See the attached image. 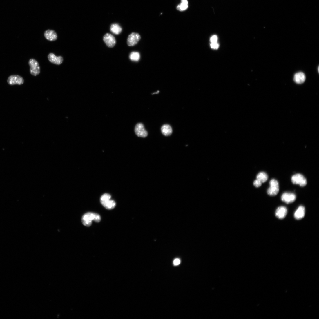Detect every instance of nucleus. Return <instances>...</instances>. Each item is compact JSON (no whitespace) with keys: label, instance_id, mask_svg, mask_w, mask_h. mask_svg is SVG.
<instances>
[{"label":"nucleus","instance_id":"obj_1","mask_svg":"<svg viewBox=\"0 0 319 319\" xmlns=\"http://www.w3.org/2000/svg\"><path fill=\"white\" fill-rule=\"evenodd\" d=\"M101 217L98 214L93 213H88L85 214L82 217V222L85 226L90 227L92 224V221L96 222H99L101 220Z\"/></svg>","mask_w":319,"mask_h":319},{"label":"nucleus","instance_id":"obj_2","mask_svg":"<svg viewBox=\"0 0 319 319\" xmlns=\"http://www.w3.org/2000/svg\"><path fill=\"white\" fill-rule=\"evenodd\" d=\"M270 186L267 190V194L271 196H275L278 193L279 188L278 182L274 179L271 180L269 182Z\"/></svg>","mask_w":319,"mask_h":319},{"label":"nucleus","instance_id":"obj_3","mask_svg":"<svg viewBox=\"0 0 319 319\" xmlns=\"http://www.w3.org/2000/svg\"><path fill=\"white\" fill-rule=\"evenodd\" d=\"M30 73L34 76L39 75L40 72V67L38 62L34 59H30L28 62Z\"/></svg>","mask_w":319,"mask_h":319},{"label":"nucleus","instance_id":"obj_4","mask_svg":"<svg viewBox=\"0 0 319 319\" xmlns=\"http://www.w3.org/2000/svg\"><path fill=\"white\" fill-rule=\"evenodd\" d=\"M292 182L294 184H298L301 187H304L307 183L306 178L303 175L299 173L296 174L291 178Z\"/></svg>","mask_w":319,"mask_h":319},{"label":"nucleus","instance_id":"obj_5","mask_svg":"<svg viewBox=\"0 0 319 319\" xmlns=\"http://www.w3.org/2000/svg\"><path fill=\"white\" fill-rule=\"evenodd\" d=\"M7 82L10 85H21L24 83V80L22 77L19 75H13L9 77Z\"/></svg>","mask_w":319,"mask_h":319},{"label":"nucleus","instance_id":"obj_6","mask_svg":"<svg viewBox=\"0 0 319 319\" xmlns=\"http://www.w3.org/2000/svg\"><path fill=\"white\" fill-rule=\"evenodd\" d=\"M135 133L139 137L145 138L148 135V133L145 130L144 125L141 123L137 124L135 126Z\"/></svg>","mask_w":319,"mask_h":319},{"label":"nucleus","instance_id":"obj_7","mask_svg":"<svg viewBox=\"0 0 319 319\" xmlns=\"http://www.w3.org/2000/svg\"><path fill=\"white\" fill-rule=\"evenodd\" d=\"M141 38L140 36L138 33H132L128 37L127 40L128 45L130 46L135 45L139 41Z\"/></svg>","mask_w":319,"mask_h":319},{"label":"nucleus","instance_id":"obj_8","mask_svg":"<svg viewBox=\"0 0 319 319\" xmlns=\"http://www.w3.org/2000/svg\"><path fill=\"white\" fill-rule=\"evenodd\" d=\"M103 40L107 46L110 48L114 47L116 43L115 37L110 34H106L103 37Z\"/></svg>","mask_w":319,"mask_h":319},{"label":"nucleus","instance_id":"obj_9","mask_svg":"<svg viewBox=\"0 0 319 319\" xmlns=\"http://www.w3.org/2000/svg\"><path fill=\"white\" fill-rule=\"evenodd\" d=\"M296 199L295 195L292 193H285L281 196L282 200L287 204L291 203L294 202Z\"/></svg>","mask_w":319,"mask_h":319},{"label":"nucleus","instance_id":"obj_10","mask_svg":"<svg viewBox=\"0 0 319 319\" xmlns=\"http://www.w3.org/2000/svg\"><path fill=\"white\" fill-rule=\"evenodd\" d=\"M44 35L48 40L51 41H55L57 39V35L56 32L52 30H47L44 32Z\"/></svg>","mask_w":319,"mask_h":319},{"label":"nucleus","instance_id":"obj_11","mask_svg":"<svg viewBox=\"0 0 319 319\" xmlns=\"http://www.w3.org/2000/svg\"><path fill=\"white\" fill-rule=\"evenodd\" d=\"M48 58L50 62L57 65H61L63 61L62 57L56 56L53 53L49 54L48 56Z\"/></svg>","mask_w":319,"mask_h":319},{"label":"nucleus","instance_id":"obj_12","mask_svg":"<svg viewBox=\"0 0 319 319\" xmlns=\"http://www.w3.org/2000/svg\"><path fill=\"white\" fill-rule=\"evenodd\" d=\"M288 211L286 207L281 206L278 207L276 212V215L279 219H282L286 217Z\"/></svg>","mask_w":319,"mask_h":319},{"label":"nucleus","instance_id":"obj_13","mask_svg":"<svg viewBox=\"0 0 319 319\" xmlns=\"http://www.w3.org/2000/svg\"><path fill=\"white\" fill-rule=\"evenodd\" d=\"M305 214L304 207L302 206H299L294 214V217L297 220H300L304 217Z\"/></svg>","mask_w":319,"mask_h":319},{"label":"nucleus","instance_id":"obj_14","mask_svg":"<svg viewBox=\"0 0 319 319\" xmlns=\"http://www.w3.org/2000/svg\"><path fill=\"white\" fill-rule=\"evenodd\" d=\"M306 76L304 73L299 72L296 74L294 77V81L298 84L304 83L306 80Z\"/></svg>","mask_w":319,"mask_h":319},{"label":"nucleus","instance_id":"obj_15","mask_svg":"<svg viewBox=\"0 0 319 319\" xmlns=\"http://www.w3.org/2000/svg\"><path fill=\"white\" fill-rule=\"evenodd\" d=\"M161 131L164 135L168 136L171 135L173 130L171 127L170 125L166 124L162 127Z\"/></svg>","mask_w":319,"mask_h":319},{"label":"nucleus","instance_id":"obj_16","mask_svg":"<svg viewBox=\"0 0 319 319\" xmlns=\"http://www.w3.org/2000/svg\"><path fill=\"white\" fill-rule=\"evenodd\" d=\"M110 30L112 33L118 35L120 34L122 31V28L121 26L117 24H112L110 27Z\"/></svg>","mask_w":319,"mask_h":319},{"label":"nucleus","instance_id":"obj_17","mask_svg":"<svg viewBox=\"0 0 319 319\" xmlns=\"http://www.w3.org/2000/svg\"><path fill=\"white\" fill-rule=\"evenodd\" d=\"M188 7L187 0H181V3L177 6V9L180 11H183L186 10Z\"/></svg>","mask_w":319,"mask_h":319},{"label":"nucleus","instance_id":"obj_18","mask_svg":"<svg viewBox=\"0 0 319 319\" xmlns=\"http://www.w3.org/2000/svg\"><path fill=\"white\" fill-rule=\"evenodd\" d=\"M268 177L267 174L265 172H262L259 173L257 175V179L259 180L262 183L266 182L268 180Z\"/></svg>","mask_w":319,"mask_h":319},{"label":"nucleus","instance_id":"obj_19","mask_svg":"<svg viewBox=\"0 0 319 319\" xmlns=\"http://www.w3.org/2000/svg\"><path fill=\"white\" fill-rule=\"evenodd\" d=\"M102 205L106 209L110 210L115 208L116 205V203L114 200L110 199Z\"/></svg>","mask_w":319,"mask_h":319},{"label":"nucleus","instance_id":"obj_20","mask_svg":"<svg viewBox=\"0 0 319 319\" xmlns=\"http://www.w3.org/2000/svg\"><path fill=\"white\" fill-rule=\"evenodd\" d=\"M130 58L132 61H138L140 59V54L137 52H133L130 55Z\"/></svg>","mask_w":319,"mask_h":319},{"label":"nucleus","instance_id":"obj_21","mask_svg":"<svg viewBox=\"0 0 319 319\" xmlns=\"http://www.w3.org/2000/svg\"><path fill=\"white\" fill-rule=\"evenodd\" d=\"M111 197L110 195L108 194H105L103 195L100 198V202L102 205L108 201L110 199Z\"/></svg>","mask_w":319,"mask_h":319},{"label":"nucleus","instance_id":"obj_22","mask_svg":"<svg viewBox=\"0 0 319 319\" xmlns=\"http://www.w3.org/2000/svg\"><path fill=\"white\" fill-rule=\"evenodd\" d=\"M262 183L258 180L257 179L253 182L254 186L256 187H260L262 184Z\"/></svg>","mask_w":319,"mask_h":319},{"label":"nucleus","instance_id":"obj_23","mask_svg":"<svg viewBox=\"0 0 319 319\" xmlns=\"http://www.w3.org/2000/svg\"><path fill=\"white\" fill-rule=\"evenodd\" d=\"M211 48L213 49H217L219 47V44L217 42L212 43L211 44Z\"/></svg>","mask_w":319,"mask_h":319},{"label":"nucleus","instance_id":"obj_24","mask_svg":"<svg viewBox=\"0 0 319 319\" xmlns=\"http://www.w3.org/2000/svg\"><path fill=\"white\" fill-rule=\"evenodd\" d=\"M217 37L216 35H213L211 38L210 41L211 43L217 42Z\"/></svg>","mask_w":319,"mask_h":319},{"label":"nucleus","instance_id":"obj_25","mask_svg":"<svg viewBox=\"0 0 319 319\" xmlns=\"http://www.w3.org/2000/svg\"><path fill=\"white\" fill-rule=\"evenodd\" d=\"M180 260L179 259H175L173 261V264L175 266H177L180 264Z\"/></svg>","mask_w":319,"mask_h":319},{"label":"nucleus","instance_id":"obj_26","mask_svg":"<svg viewBox=\"0 0 319 319\" xmlns=\"http://www.w3.org/2000/svg\"><path fill=\"white\" fill-rule=\"evenodd\" d=\"M159 91H157V92H155V93H153V94H158V93H159Z\"/></svg>","mask_w":319,"mask_h":319},{"label":"nucleus","instance_id":"obj_27","mask_svg":"<svg viewBox=\"0 0 319 319\" xmlns=\"http://www.w3.org/2000/svg\"><path fill=\"white\" fill-rule=\"evenodd\" d=\"M318 72H319V67H318Z\"/></svg>","mask_w":319,"mask_h":319}]
</instances>
